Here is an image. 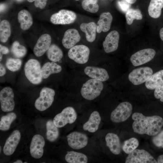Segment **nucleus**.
I'll use <instances>...</instances> for the list:
<instances>
[{"instance_id":"obj_28","label":"nucleus","mask_w":163,"mask_h":163,"mask_svg":"<svg viewBox=\"0 0 163 163\" xmlns=\"http://www.w3.org/2000/svg\"><path fill=\"white\" fill-rule=\"evenodd\" d=\"M66 161L69 163H86L88 159L85 154L74 151L68 152L65 157Z\"/></svg>"},{"instance_id":"obj_24","label":"nucleus","mask_w":163,"mask_h":163,"mask_svg":"<svg viewBox=\"0 0 163 163\" xmlns=\"http://www.w3.org/2000/svg\"><path fill=\"white\" fill-rule=\"evenodd\" d=\"M80 27L81 30L85 33L88 41L92 42L95 40L97 27L94 22H91L87 23H82Z\"/></svg>"},{"instance_id":"obj_43","label":"nucleus","mask_w":163,"mask_h":163,"mask_svg":"<svg viewBox=\"0 0 163 163\" xmlns=\"http://www.w3.org/2000/svg\"><path fill=\"white\" fill-rule=\"evenodd\" d=\"M6 73V70L5 67L2 64H0V76H4Z\"/></svg>"},{"instance_id":"obj_20","label":"nucleus","mask_w":163,"mask_h":163,"mask_svg":"<svg viewBox=\"0 0 163 163\" xmlns=\"http://www.w3.org/2000/svg\"><path fill=\"white\" fill-rule=\"evenodd\" d=\"M107 146L114 155L119 154L121 152L120 144L119 137L116 134L109 133L105 136Z\"/></svg>"},{"instance_id":"obj_34","label":"nucleus","mask_w":163,"mask_h":163,"mask_svg":"<svg viewBox=\"0 0 163 163\" xmlns=\"http://www.w3.org/2000/svg\"><path fill=\"white\" fill-rule=\"evenodd\" d=\"M139 144L137 139L132 137L124 141L122 149L126 154H129L136 149Z\"/></svg>"},{"instance_id":"obj_25","label":"nucleus","mask_w":163,"mask_h":163,"mask_svg":"<svg viewBox=\"0 0 163 163\" xmlns=\"http://www.w3.org/2000/svg\"><path fill=\"white\" fill-rule=\"evenodd\" d=\"M62 70L61 67L53 62L45 63L41 68V73L43 79L48 78L51 74L60 72Z\"/></svg>"},{"instance_id":"obj_38","label":"nucleus","mask_w":163,"mask_h":163,"mask_svg":"<svg viewBox=\"0 0 163 163\" xmlns=\"http://www.w3.org/2000/svg\"><path fill=\"white\" fill-rule=\"evenodd\" d=\"M152 141L156 147L163 148V130L155 136L152 138Z\"/></svg>"},{"instance_id":"obj_21","label":"nucleus","mask_w":163,"mask_h":163,"mask_svg":"<svg viewBox=\"0 0 163 163\" xmlns=\"http://www.w3.org/2000/svg\"><path fill=\"white\" fill-rule=\"evenodd\" d=\"M101 120L99 112L94 111L91 114L88 121L84 124L83 129L91 133L95 132L98 128Z\"/></svg>"},{"instance_id":"obj_16","label":"nucleus","mask_w":163,"mask_h":163,"mask_svg":"<svg viewBox=\"0 0 163 163\" xmlns=\"http://www.w3.org/2000/svg\"><path fill=\"white\" fill-rule=\"evenodd\" d=\"M20 132L16 130L13 131L6 140L3 147V152L7 155H10L14 152L21 139Z\"/></svg>"},{"instance_id":"obj_31","label":"nucleus","mask_w":163,"mask_h":163,"mask_svg":"<svg viewBox=\"0 0 163 163\" xmlns=\"http://www.w3.org/2000/svg\"><path fill=\"white\" fill-rule=\"evenodd\" d=\"M11 35V27L9 22L7 20L2 21L0 24V40L4 43L6 42Z\"/></svg>"},{"instance_id":"obj_40","label":"nucleus","mask_w":163,"mask_h":163,"mask_svg":"<svg viewBox=\"0 0 163 163\" xmlns=\"http://www.w3.org/2000/svg\"><path fill=\"white\" fill-rule=\"evenodd\" d=\"M154 95L157 99H160V101L163 102V84L156 87L154 91Z\"/></svg>"},{"instance_id":"obj_46","label":"nucleus","mask_w":163,"mask_h":163,"mask_svg":"<svg viewBox=\"0 0 163 163\" xmlns=\"http://www.w3.org/2000/svg\"><path fill=\"white\" fill-rule=\"evenodd\" d=\"M127 2L130 4H133L135 3L137 0H125Z\"/></svg>"},{"instance_id":"obj_32","label":"nucleus","mask_w":163,"mask_h":163,"mask_svg":"<svg viewBox=\"0 0 163 163\" xmlns=\"http://www.w3.org/2000/svg\"><path fill=\"white\" fill-rule=\"evenodd\" d=\"M16 114L11 112L2 117L0 121V129L2 131L8 130L11 123L16 119Z\"/></svg>"},{"instance_id":"obj_44","label":"nucleus","mask_w":163,"mask_h":163,"mask_svg":"<svg viewBox=\"0 0 163 163\" xmlns=\"http://www.w3.org/2000/svg\"><path fill=\"white\" fill-rule=\"evenodd\" d=\"M157 163H163V155H159L157 158Z\"/></svg>"},{"instance_id":"obj_2","label":"nucleus","mask_w":163,"mask_h":163,"mask_svg":"<svg viewBox=\"0 0 163 163\" xmlns=\"http://www.w3.org/2000/svg\"><path fill=\"white\" fill-rule=\"evenodd\" d=\"M103 88L104 85L102 82L92 78L83 84L81 93L85 99L92 100L100 95Z\"/></svg>"},{"instance_id":"obj_23","label":"nucleus","mask_w":163,"mask_h":163,"mask_svg":"<svg viewBox=\"0 0 163 163\" xmlns=\"http://www.w3.org/2000/svg\"><path fill=\"white\" fill-rule=\"evenodd\" d=\"M18 19L20 24L21 28L23 30L28 29L33 23V20L31 14L27 10L20 11L18 14Z\"/></svg>"},{"instance_id":"obj_49","label":"nucleus","mask_w":163,"mask_h":163,"mask_svg":"<svg viewBox=\"0 0 163 163\" xmlns=\"http://www.w3.org/2000/svg\"><path fill=\"white\" fill-rule=\"evenodd\" d=\"M0 152H1V146H0Z\"/></svg>"},{"instance_id":"obj_51","label":"nucleus","mask_w":163,"mask_h":163,"mask_svg":"<svg viewBox=\"0 0 163 163\" xmlns=\"http://www.w3.org/2000/svg\"><path fill=\"white\" fill-rule=\"evenodd\" d=\"M76 0V1H78L79 0Z\"/></svg>"},{"instance_id":"obj_14","label":"nucleus","mask_w":163,"mask_h":163,"mask_svg":"<svg viewBox=\"0 0 163 163\" xmlns=\"http://www.w3.org/2000/svg\"><path fill=\"white\" fill-rule=\"evenodd\" d=\"M45 141L43 137L39 134L35 135L32 138L30 146V152L34 158H41L43 153V148Z\"/></svg>"},{"instance_id":"obj_22","label":"nucleus","mask_w":163,"mask_h":163,"mask_svg":"<svg viewBox=\"0 0 163 163\" xmlns=\"http://www.w3.org/2000/svg\"><path fill=\"white\" fill-rule=\"evenodd\" d=\"M112 20V16L110 12L102 13L96 24L97 32L108 31L110 29Z\"/></svg>"},{"instance_id":"obj_18","label":"nucleus","mask_w":163,"mask_h":163,"mask_svg":"<svg viewBox=\"0 0 163 163\" xmlns=\"http://www.w3.org/2000/svg\"><path fill=\"white\" fill-rule=\"evenodd\" d=\"M80 39L81 37L78 30L74 28L70 29L65 32L62 43L65 48L70 49L79 42Z\"/></svg>"},{"instance_id":"obj_6","label":"nucleus","mask_w":163,"mask_h":163,"mask_svg":"<svg viewBox=\"0 0 163 163\" xmlns=\"http://www.w3.org/2000/svg\"><path fill=\"white\" fill-rule=\"evenodd\" d=\"M77 118V113L74 108L72 107H68L55 117L53 122L57 127L61 128L67 123H73Z\"/></svg>"},{"instance_id":"obj_36","label":"nucleus","mask_w":163,"mask_h":163,"mask_svg":"<svg viewBox=\"0 0 163 163\" xmlns=\"http://www.w3.org/2000/svg\"><path fill=\"white\" fill-rule=\"evenodd\" d=\"M97 1L98 0H84L82 2V7L87 11L93 13H96L99 8Z\"/></svg>"},{"instance_id":"obj_1","label":"nucleus","mask_w":163,"mask_h":163,"mask_svg":"<svg viewBox=\"0 0 163 163\" xmlns=\"http://www.w3.org/2000/svg\"><path fill=\"white\" fill-rule=\"evenodd\" d=\"M132 117L134 121L132 124L133 131L139 134L156 135L163 126V119L158 116H145L141 113L135 112Z\"/></svg>"},{"instance_id":"obj_42","label":"nucleus","mask_w":163,"mask_h":163,"mask_svg":"<svg viewBox=\"0 0 163 163\" xmlns=\"http://www.w3.org/2000/svg\"><path fill=\"white\" fill-rule=\"evenodd\" d=\"M0 61H1L2 58V55L3 54H6L8 53L9 52V50L7 47L0 44Z\"/></svg>"},{"instance_id":"obj_4","label":"nucleus","mask_w":163,"mask_h":163,"mask_svg":"<svg viewBox=\"0 0 163 163\" xmlns=\"http://www.w3.org/2000/svg\"><path fill=\"white\" fill-rule=\"evenodd\" d=\"M55 93L54 90L52 88L47 87L43 88L40 96L35 101L36 108L39 111H43L49 108L53 101Z\"/></svg>"},{"instance_id":"obj_41","label":"nucleus","mask_w":163,"mask_h":163,"mask_svg":"<svg viewBox=\"0 0 163 163\" xmlns=\"http://www.w3.org/2000/svg\"><path fill=\"white\" fill-rule=\"evenodd\" d=\"M47 0H35L34 2V5L37 7L41 9L45 8Z\"/></svg>"},{"instance_id":"obj_13","label":"nucleus","mask_w":163,"mask_h":163,"mask_svg":"<svg viewBox=\"0 0 163 163\" xmlns=\"http://www.w3.org/2000/svg\"><path fill=\"white\" fill-rule=\"evenodd\" d=\"M69 145L73 149H79L85 147L88 143V138L85 134L74 132L67 136Z\"/></svg>"},{"instance_id":"obj_10","label":"nucleus","mask_w":163,"mask_h":163,"mask_svg":"<svg viewBox=\"0 0 163 163\" xmlns=\"http://www.w3.org/2000/svg\"><path fill=\"white\" fill-rule=\"evenodd\" d=\"M77 18L74 12L66 9H62L51 16L50 22L54 24L65 25L73 23Z\"/></svg>"},{"instance_id":"obj_12","label":"nucleus","mask_w":163,"mask_h":163,"mask_svg":"<svg viewBox=\"0 0 163 163\" xmlns=\"http://www.w3.org/2000/svg\"><path fill=\"white\" fill-rule=\"evenodd\" d=\"M155 54L156 52L153 49H144L132 55L130 57V61L133 66H139L151 60L154 58Z\"/></svg>"},{"instance_id":"obj_30","label":"nucleus","mask_w":163,"mask_h":163,"mask_svg":"<svg viewBox=\"0 0 163 163\" xmlns=\"http://www.w3.org/2000/svg\"><path fill=\"white\" fill-rule=\"evenodd\" d=\"M46 137L50 141L53 142L58 138L59 132L58 127L54 124L53 121L48 120L46 124Z\"/></svg>"},{"instance_id":"obj_39","label":"nucleus","mask_w":163,"mask_h":163,"mask_svg":"<svg viewBox=\"0 0 163 163\" xmlns=\"http://www.w3.org/2000/svg\"><path fill=\"white\" fill-rule=\"evenodd\" d=\"M117 4L119 8L123 12L126 13L130 8L131 4L125 0H121L118 2Z\"/></svg>"},{"instance_id":"obj_8","label":"nucleus","mask_w":163,"mask_h":163,"mask_svg":"<svg viewBox=\"0 0 163 163\" xmlns=\"http://www.w3.org/2000/svg\"><path fill=\"white\" fill-rule=\"evenodd\" d=\"M153 74L149 67H141L133 70L128 75L129 81L134 85H138L145 82Z\"/></svg>"},{"instance_id":"obj_50","label":"nucleus","mask_w":163,"mask_h":163,"mask_svg":"<svg viewBox=\"0 0 163 163\" xmlns=\"http://www.w3.org/2000/svg\"><path fill=\"white\" fill-rule=\"evenodd\" d=\"M24 163H27V162H24Z\"/></svg>"},{"instance_id":"obj_7","label":"nucleus","mask_w":163,"mask_h":163,"mask_svg":"<svg viewBox=\"0 0 163 163\" xmlns=\"http://www.w3.org/2000/svg\"><path fill=\"white\" fill-rule=\"evenodd\" d=\"M90 50L87 46L83 45L75 46L70 49L68 56L71 59L80 64H84L88 61Z\"/></svg>"},{"instance_id":"obj_9","label":"nucleus","mask_w":163,"mask_h":163,"mask_svg":"<svg viewBox=\"0 0 163 163\" xmlns=\"http://www.w3.org/2000/svg\"><path fill=\"white\" fill-rule=\"evenodd\" d=\"M126 163H157V161L147 151L136 149L126 158Z\"/></svg>"},{"instance_id":"obj_15","label":"nucleus","mask_w":163,"mask_h":163,"mask_svg":"<svg viewBox=\"0 0 163 163\" xmlns=\"http://www.w3.org/2000/svg\"><path fill=\"white\" fill-rule=\"evenodd\" d=\"M51 43V37L48 34L41 35L38 39L33 49L34 53L36 56L40 57L46 52Z\"/></svg>"},{"instance_id":"obj_33","label":"nucleus","mask_w":163,"mask_h":163,"mask_svg":"<svg viewBox=\"0 0 163 163\" xmlns=\"http://www.w3.org/2000/svg\"><path fill=\"white\" fill-rule=\"evenodd\" d=\"M11 50L13 55L18 58L24 57L26 55L27 52L26 47L20 44L17 41H15L13 43Z\"/></svg>"},{"instance_id":"obj_5","label":"nucleus","mask_w":163,"mask_h":163,"mask_svg":"<svg viewBox=\"0 0 163 163\" xmlns=\"http://www.w3.org/2000/svg\"><path fill=\"white\" fill-rule=\"evenodd\" d=\"M133 107L128 102H123L119 104L111 112L110 120L113 123H119L126 120L131 116Z\"/></svg>"},{"instance_id":"obj_35","label":"nucleus","mask_w":163,"mask_h":163,"mask_svg":"<svg viewBox=\"0 0 163 163\" xmlns=\"http://www.w3.org/2000/svg\"><path fill=\"white\" fill-rule=\"evenodd\" d=\"M126 18L127 23L131 24L134 20H141L142 18V15L139 9L130 8L126 13Z\"/></svg>"},{"instance_id":"obj_3","label":"nucleus","mask_w":163,"mask_h":163,"mask_svg":"<svg viewBox=\"0 0 163 163\" xmlns=\"http://www.w3.org/2000/svg\"><path fill=\"white\" fill-rule=\"evenodd\" d=\"M41 68L40 62L35 59H30L25 64L24 72L27 79L32 84L38 85L42 82Z\"/></svg>"},{"instance_id":"obj_29","label":"nucleus","mask_w":163,"mask_h":163,"mask_svg":"<svg viewBox=\"0 0 163 163\" xmlns=\"http://www.w3.org/2000/svg\"><path fill=\"white\" fill-rule=\"evenodd\" d=\"M46 55L50 61L55 62L61 60L63 56V53L58 46L55 44H52L47 51Z\"/></svg>"},{"instance_id":"obj_17","label":"nucleus","mask_w":163,"mask_h":163,"mask_svg":"<svg viewBox=\"0 0 163 163\" xmlns=\"http://www.w3.org/2000/svg\"><path fill=\"white\" fill-rule=\"evenodd\" d=\"M119 37V33L115 30L111 31L107 34L103 43L106 53L112 52L117 49Z\"/></svg>"},{"instance_id":"obj_45","label":"nucleus","mask_w":163,"mask_h":163,"mask_svg":"<svg viewBox=\"0 0 163 163\" xmlns=\"http://www.w3.org/2000/svg\"><path fill=\"white\" fill-rule=\"evenodd\" d=\"M159 35L161 40L163 41V27L161 28L160 30Z\"/></svg>"},{"instance_id":"obj_26","label":"nucleus","mask_w":163,"mask_h":163,"mask_svg":"<svg viewBox=\"0 0 163 163\" xmlns=\"http://www.w3.org/2000/svg\"><path fill=\"white\" fill-rule=\"evenodd\" d=\"M163 84V70H161L152 74L145 82V85L147 89L154 90L158 86Z\"/></svg>"},{"instance_id":"obj_19","label":"nucleus","mask_w":163,"mask_h":163,"mask_svg":"<svg viewBox=\"0 0 163 163\" xmlns=\"http://www.w3.org/2000/svg\"><path fill=\"white\" fill-rule=\"evenodd\" d=\"M84 71L85 74L90 77L102 82L107 81L109 78L107 71L102 68L88 66L85 68Z\"/></svg>"},{"instance_id":"obj_27","label":"nucleus","mask_w":163,"mask_h":163,"mask_svg":"<svg viewBox=\"0 0 163 163\" xmlns=\"http://www.w3.org/2000/svg\"><path fill=\"white\" fill-rule=\"evenodd\" d=\"M163 8V0H151L148 8L149 14L153 18H158L161 15Z\"/></svg>"},{"instance_id":"obj_47","label":"nucleus","mask_w":163,"mask_h":163,"mask_svg":"<svg viewBox=\"0 0 163 163\" xmlns=\"http://www.w3.org/2000/svg\"><path fill=\"white\" fill-rule=\"evenodd\" d=\"M22 161L21 160H18L14 162V163H22Z\"/></svg>"},{"instance_id":"obj_11","label":"nucleus","mask_w":163,"mask_h":163,"mask_svg":"<svg viewBox=\"0 0 163 163\" xmlns=\"http://www.w3.org/2000/svg\"><path fill=\"white\" fill-rule=\"evenodd\" d=\"M14 94L12 89L9 87L3 88L0 92V102L2 110L5 112L12 111L14 107Z\"/></svg>"},{"instance_id":"obj_37","label":"nucleus","mask_w":163,"mask_h":163,"mask_svg":"<svg viewBox=\"0 0 163 163\" xmlns=\"http://www.w3.org/2000/svg\"><path fill=\"white\" fill-rule=\"evenodd\" d=\"M22 61L18 58H8L6 62L5 65L9 70L14 72L19 70L21 68Z\"/></svg>"},{"instance_id":"obj_48","label":"nucleus","mask_w":163,"mask_h":163,"mask_svg":"<svg viewBox=\"0 0 163 163\" xmlns=\"http://www.w3.org/2000/svg\"><path fill=\"white\" fill-rule=\"evenodd\" d=\"M35 0H27V1L30 2H32L34 1H35Z\"/></svg>"}]
</instances>
